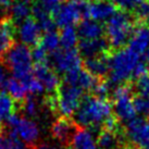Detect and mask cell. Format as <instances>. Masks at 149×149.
Segmentation results:
<instances>
[{"label":"cell","instance_id":"6da1fadb","mask_svg":"<svg viewBox=\"0 0 149 149\" xmlns=\"http://www.w3.org/2000/svg\"><path fill=\"white\" fill-rule=\"evenodd\" d=\"M112 104L107 98L97 96L84 97L75 112L74 123L84 128H97L104 125L112 116Z\"/></svg>","mask_w":149,"mask_h":149},{"label":"cell","instance_id":"7a4b0ae2","mask_svg":"<svg viewBox=\"0 0 149 149\" xmlns=\"http://www.w3.org/2000/svg\"><path fill=\"white\" fill-rule=\"evenodd\" d=\"M141 62L139 54L134 52L130 48L116 49L109 57L110 70H109V82L111 85L120 86L133 79L134 72Z\"/></svg>","mask_w":149,"mask_h":149},{"label":"cell","instance_id":"3957f363","mask_svg":"<svg viewBox=\"0 0 149 149\" xmlns=\"http://www.w3.org/2000/svg\"><path fill=\"white\" fill-rule=\"evenodd\" d=\"M135 27V21L130 13L118 11L104 25L109 45L116 49L123 48L125 44H128Z\"/></svg>","mask_w":149,"mask_h":149},{"label":"cell","instance_id":"277c9868","mask_svg":"<svg viewBox=\"0 0 149 149\" xmlns=\"http://www.w3.org/2000/svg\"><path fill=\"white\" fill-rule=\"evenodd\" d=\"M84 97V91L81 88L63 83L56 91V96L51 97L47 104L61 116L69 118L75 114Z\"/></svg>","mask_w":149,"mask_h":149},{"label":"cell","instance_id":"5b68a950","mask_svg":"<svg viewBox=\"0 0 149 149\" xmlns=\"http://www.w3.org/2000/svg\"><path fill=\"white\" fill-rule=\"evenodd\" d=\"M6 64L11 71L12 77L24 83L34 76L33 57L29 46L15 44L6 54Z\"/></svg>","mask_w":149,"mask_h":149},{"label":"cell","instance_id":"8992f818","mask_svg":"<svg viewBox=\"0 0 149 149\" xmlns=\"http://www.w3.org/2000/svg\"><path fill=\"white\" fill-rule=\"evenodd\" d=\"M7 122L11 128L10 132L13 133L20 141L31 148H37L40 131L35 121L26 116H20L17 113H13L7 119Z\"/></svg>","mask_w":149,"mask_h":149},{"label":"cell","instance_id":"52a82bcc","mask_svg":"<svg viewBox=\"0 0 149 149\" xmlns=\"http://www.w3.org/2000/svg\"><path fill=\"white\" fill-rule=\"evenodd\" d=\"M87 3L85 0H66L52 12L56 25L60 27L73 26L86 17Z\"/></svg>","mask_w":149,"mask_h":149},{"label":"cell","instance_id":"ba28073f","mask_svg":"<svg viewBox=\"0 0 149 149\" xmlns=\"http://www.w3.org/2000/svg\"><path fill=\"white\" fill-rule=\"evenodd\" d=\"M112 109L116 120L126 124L136 118L134 98L132 97V91L130 87L125 85L116 86L112 93Z\"/></svg>","mask_w":149,"mask_h":149},{"label":"cell","instance_id":"9c48e42d","mask_svg":"<svg viewBox=\"0 0 149 149\" xmlns=\"http://www.w3.org/2000/svg\"><path fill=\"white\" fill-rule=\"evenodd\" d=\"M51 68L57 73L68 74L69 72L81 68L82 56L77 49H64L59 48L57 51L51 54Z\"/></svg>","mask_w":149,"mask_h":149},{"label":"cell","instance_id":"30bf717a","mask_svg":"<svg viewBox=\"0 0 149 149\" xmlns=\"http://www.w3.org/2000/svg\"><path fill=\"white\" fill-rule=\"evenodd\" d=\"M125 135L131 144L144 149L149 146V121L145 118H135L125 125Z\"/></svg>","mask_w":149,"mask_h":149},{"label":"cell","instance_id":"8fae6325","mask_svg":"<svg viewBox=\"0 0 149 149\" xmlns=\"http://www.w3.org/2000/svg\"><path fill=\"white\" fill-rule=\"evenodd\" d=\"M116 11V6L110 0H93L87 3L86 19H91L94 21L108 22Z\"/></svg>","mask_w":149,"mask_h":149},{"label":"cell","instance_id":"7c38bea8","mask_svg":"<svg viewBox=\"0 0 149 149\" xmlns=\"http://www.w3.org/2000/svg\"><path fill=\"white\" fill-rule=\"evenodd\" d=\"M17 36L23 45L37 46L42 40V29L34 17H29L19 24Z\"/></svg>","mask_w":149,"mask_h":149},{"label":"cell","instance_id":"4fadbf2b","mask_svg":"<svg viewBox=\"0 0 149 149\" xmlns=\"http://www.w3.org/2000/svg\"><path fill=\"white\" fill-rule=\"evenodd\" d=\"M63 83L69 85H73L75 87H79L82 91H94L96 84L98 83L97 77L93 76L91 73H88L85 69L79 68L75 70L69 72L64 75Z\"/></svg>","mask_w":149,"mask_h":149},{"label":"cell","instance_id":"5bb4252c","mask_svg":"<svg viewBox=\"0 0 149 149\" xmlns=\"http://www.w3.org/2000/svg\"><path fill=\"white\" fill-rule=\"evenodd\" d=\"M76 124L74 121L69 120L68 118L61 116L56 120L51 126V135L56 141H58L62 145H70L72 137L76 132Z\"/></svg>","mask_w":149,"mask_h":149},{"label":"cell","instance_id":"9a60e30c","mask_svg":"<svg viewBox=\"0 0 149 149\" xmlns=\"http://www.w3.org/2000/svg\"><path fill=\"white\" fill-rule=\"evenodd\" d=\"M34 75L45 87V91L48 93H54L58 91L60 84L57 72L48 65V63L36 64L34 68Z\"/></svg>","mask_w":149,"mask_h":149},{"label":"cell","instance_id":"2e32d148","mask_svg":"<svg viewBox=\"0 0 149 149\" xmlns=\"http://www.w3.org/2000/svg\"><path fill=\"white\" fill-rule=\"evenodd\" d=\"M17 29L10 17L0 20V56H4L10 51L14 44V35Z\"/></svg>","mask_w":149,"mask_h":149},{"label":"cell","instance_id":"e0dca14e","mask_svg":"<svg viewBox=\"0 0 149 149\" xmlns=\"http://www.w3.org/2000/svg\"><path fill=\"white\" fill-rule=\"evenodd\" d=\"M128 48L141 56L149 48V27L145 24L136 26L128 40Z\"/></svg>","mask_w":149,"mask_h":149},{"label":"cell","instance_id":"ac0fdd59","mask_svg":"<svg viewBox=\"0 0 149 149\" xmlns=\"http://www.w3.org/2000/svg\"><path fill=\"white\" fill-rule=\"evenodd\" d=\"M77 33L81 39L83 40H95L104 38V26L101 23L94 21L91 19H85L79 23Z\"/></svg>","mask_w":149,"mask_h":149},{"label":"cell","instance_id":"d6986e66","mask_svg":"<svg viewBox=\"0 0 149 149\" xmlns=\"http://www.w3.org/2000/svg\"><path fill=\"white\" fill-rule=\"evenodd\" d=\"M109 42L104 38L95 39V40H83L81 39L79 42V54L85 59L97 57L100 54H104V52L109 48Z\"/></svg>","mask_w":149,"mask_h":149},{"label":"cell","instance_id":"ffe728a7","mask_svg":"<svg viewBox=\"0 0 149 149\" xmlns=\"http://www.w3.org/2000/svg\"><path fill=\"white\" fill-rule=\"evenodd\" d=\"M84 68L88 73H91L97 79L104 77V75L109 74V70H110L109 57L107 54H100L97 57L85 59Z\"/></svg>","mask_w":149,"mask_h":149},{"label":"cell","instance_id":"44dd1931","mask_svg":"<svg viewBox=\"0 0 149 149\" xmlns=\"http://www.w3.org/2000/svg\"><path fill=\"white\" fill-rule=\"evenodd\" d=\"M71 145L73 149H98L97 139L94 133L88 128H77L72 137Z\"/></svg>","mask_w":149,"mask_h":149},{"label":"cell","instance_id":"7402d4cb","mask_svg":"<svg viewBox=\"0 0 149 149\" xmlns=\"http://www.w3.org/2000/svg\"><path fill=\"white\" fill-rule=\"evenodd\" d=\"M32 14L33 17L37 21L39 24L42 31H44L45 33L48 32H52L56 31V22H54L52 14L49 13L48 11H46L45 9L42 8L38 3H35L32 8Z\"/></svg>","mask_w":149,"mask_h":149},{"label":"cell","instance_id":"603a6c76","mask_svg":"<svg viewBox=\"0 0 149 149\" xmlns=\"http://www.w3.org/2000/svg\"><path fill=\"white\" fill-rule=\"evenodd\" d=\"M4 89L13 100L17 101H23L27 97L29 89L26 87V84L20 79H17L14 77H10L7 79L4 84Z\"/></svg>","mask_w":149,"mask_h":149},{"label":"cell","instance_id":"cb8c5ba5","mask_svg":"<svg viewBox=\"0 0 149 149\" xmlns=\"http://www.w3.org/2000/svg\"><path fill=\"white\" fill-rule=\"evenodd\" d=\"M9 9H10V19L13 21V23L17 24L29 19V14L32 13V8L29 7V2H25L22 0H17L15 2L11 3Z\"/></svg>","mask_w":149,"mask_h":149},{"label":"cell","instance_id":"d4e9b609","mask_svg":"<svg viewBox=\"0 0 149 149\" xmlns=\"http://www.w3.org/2000/svg\"><path fill=\"white\" fill-rule=\"evenodd\" d=\"M98 149H120L121 141L114 131L104 130L97 137Z\"/></svg>","mask_w":149,"mask_h":149},{"label":"cell","instance_id":"484cf974","mask_svg":"<svg viewBox=\"0 0 149 149\" xmlns=\"http://www.w3.org/2000/svg\"><path fill=\"white\" fill-rule=\"evenodd\" d=\"M60 36V44L64 49H75V46L79 45V33L77 29L74 26L63 27L59 34Z\"/></svg>","mask_w":149,"mask_h":149},{"label":"cell","instance_id":"4316f807","mask_svg":"<svg viewBox=\"0 0 149 149\" xmlns=\"http://www.w3.org/2000/svg\"><path fill=\"white\" fill-rule=\"evenodd\" d=\"M22 110L29 119L37 116L40 113V104L36 96H27L25 100L22 101Z\"/></svg>","mask_w":149,"mask_h":149},{"label":"cell","instance_id":"83f0119b","mask_svg":"<svg viewBox=\"0 0 149 149\" xmlns=\"http://www.w3.org/2000/svg\"><path fill=\"white\" fill-rule=\"evenodd\" d=\"M40 45L47 50V52L54 54V51L59 49V47L61 46L60 44V36L56 31L45 33V35L42 37V40L39 42Z\"/></svg>","mask_w":149,"mask_h":149},{"label":"cell","instance_id":"f1b7e54d","mask_svg":"<svg viewBox=\"0 0 149 149\" xmlns=\"http://www.w3.org/2000/svg\"><path fill=\"white\" fill-rule=\"evenodd\" d=\"M14 112V100L7 94L0 93V119H8Z\"/></svg>","mask_w":149,"mask_h":149},{"label":"cell","instance_id":"f546056e","mask_svg":"<svg viewBox=\"0 0 149 149\" xmlns=\"http://www.w3.org/2000/svg\"><path fill=\"white\" fill-rule=\"evenodd\" d=\"M134 107L141 118H149V98L139 95L136 96L134 98Z\"/></svg>","mask_w":149,"mask_h":149},{"label":"cell","instance_id":"4dcf8cb0","mask_svg":"<svg viewBox=\"0 0 149 149\" xmlns=\"http://www.w3.org/2000/svg\"><path fill=\"white\" fill-rule=\"evenodd\" d=\"M145 2V0H114L116 7L125 12L130 11H137L138 8Z\"/></svg>","mask_w":149,"mask_h":149},{"label":"cell","instance_id":"1f68e13d","mask_svg":"<svg viewBox=\"0 0 149 149\" xmlns=\"http://www.w3.org/2000/svg\"><path fill=\"white\" fill-rule=\"evenodd\" d=\"M48 54L47 50L42 47L40 44L37 46L33 47L32 49V57H33V61L36 62V64H44V63H48Z\"/></svg>","mask_w":149,"mask_h":149},{"label":"cell","instance_id":"d6a6232c","mask_svg":"<svg viewBox=\"0 0 149 149\" xmlns=\"http://www.w3.org/2000/svg\"><path fill=\"white\" fill-rule=\"evenodd\" d=\"M135 89L139 96L149 98V73L136 79Z\"/></svg>","mask_w":149,"mask_h":149},{"label":"cell","instance_id":"836d02e7","mask_svg":"<svg viewBox=\"0 0 149 149\" xmlns=\"http://www.w3.org/2000/svg\"><path fill=\"white\" fill-rule=\"evenodd\" d=\"M25 84H26V87L29 89V93H31L33 96H39L45 91L44 85L35 77V75L32 79H29L27 82H25Z\"/></svg>","mask_w":149,"mask_h":149},{"label":"cell","instance_id":"e575fe53","mask_svg":"<svg viewBox=\"0 0 149 149\" xmlns=\"http://www.w3.org/2000/svg\"><path fill=\"white\" fill-rule=\"evenodd\" d=\"M112 88V85L110 82H106V81H98V83L96 84L95 88H94V93L95 96L97 97H101V98H106L108 94L110 93Z\"/></svg>","mask_w":149,"mask_h":149},{"label":"cell","instance_id":"d590c367","mask_svg":"<svg viewBox=\"0 0 149 149\" xmlns=\"http://www.w3.org/2000/svg\"><path fill=\"white\" fill-rule=\"evenodd\" d=\"M63 2V0H37L36 3H38L42 8H44L46 11L52 14L56 9Z\"/></svg>","mask_w":149,"mask_h":149},{"label":"cell","instance_id":"8d00e7d4","mask_svg":"<svg viewBox=\"0 0 149 149\" xmlns=\"http://www.w3.org/2000/svg\"><path fill=\"white\" fill-rule=\"evenodd\" d=\"M137 17L141 21L149 23V1H145L136 11Z\"/></svg>","mask_w":149,"mask_h":149},{"label":"cell","instance_id":"74e56055","mask_svg":"<svg viewBox=\"0 0 149 149\" xmlns=\"http://www.w3.org/2000/svg\"><path fill=\"white\" fill-rule=\"evenodd\" d=\"M9 137L11 139V149H27L26 145L22 141H20L13 133H9Z\"/></svg>","mask_w":149,"mask_h":149},{"label":"cell","instance_id":"f35d334b","mask_svg":"<svg viewBox=\"0 0 149 149\" xmlns=\"http://www.w3.org/2000/svg\"><path fill=\"white\" fill-rule=\"evenodd\" d=\"M0 149H11L10 137L6 135H0Z\"/></svg>","mask_w":149,"mask_h":149},{"label":"cell","instance_id":"ab89813d","mask_svg":"<svg viewBox=\"0 0 149 149\" xmlns=\"http://www.w3.org/2000/svg\"><path fill=\"white\" fill-rule=\"evenodd\" d=\"M7 72H6V68L2 63L0 62V89L3 88L4 84L7 82Z\"/></svg>","mask_w":149,"mask_h":149},{"label":"cell","instance_id":"60d3db41","mask_svg":"<svg viewBox=\"0 0 149 149\" xmlns=\"http://www.w3.org/2000/svg\"><path fill=\"white\" fill-rule=\"evenodd\" d=\"M11 0H0V6L1 7H4V8H8L11 6Z\"/></svg>","mask_w":149,"mask_h":149},{"label":"cell","instance_id":"b9f144b4","mask_svg":"<svg viewBox=\"0 0 149 149\" xmlns=\"http://www.w3.org/2000/svg\"><path fill=\"white\" fill-rule=\"evenodd\" d=\"M36 149H57L54 148V147H52V146H49V145H38V147Z\"/></svg>","mask_w":149,"mask_h":149},{"label":"cell","instance_id":"7bdbcfd3","mask_svg":"<svg viewBox=\"0 0 149 149\" xmlns=\"http://www.w3.org/2000/svg\"><path fill=\"white\" fill-rule=\"evenodd\" d=\"M145 58H146V62H147V64L149 65V48L145 52Z\"/></svg>","mask_w":149,"mask_h":149},{"label":"cell","instance_id":"ee69618b","mask_svg":"<svg viewBox=\"0 0 149 149\" xmlns=\"http://www.w3.org/2000/svg\"><path fill=\"white\" fill-rule=\"evenodd\" d=\"M1 121H2V120L0 119V132H1V127H2V126H1Z\"/></svg>","mask_w":149,"mask_h":149}]
</instances>
